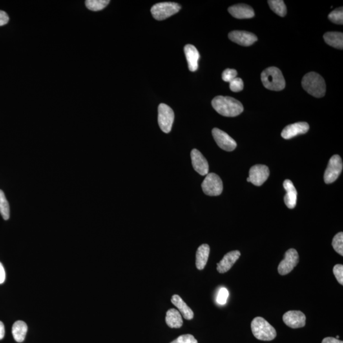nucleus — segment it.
<instances>
[{"label": "nucleus", "mask_w": 343, "mask_h": 343, "mask_svg": "<svg viewBox=\"0 0 343 343\" xmlns=\"http://www.w3.org/2000/svg\"><path fill=\"white\" fill-rule=\"evenodd\" d=\"M243 87H244V84L242 79L240 78H235L229 82L230 89L234 92L242 91Z\"/></svg>", "instance_id": "7c9ffc66"}, {"label": "nucleus", "mask_w": 343, "mask_h": 343, "mask_svg": "<svg viewBox=\"0 0 343 343\" xmlns=\"http://www.w3.org/2000/svg\"><path fill=\"white\" fill-rule=\"evenodd\" d=\"M174 120V111L165 104H160L158 106V121L161 130L167 134L169 133L171 131Z\"/></svg>", "instance_id": "0eeeda50"}, {"label": "nucleus", "mask_w": 343, "mask_h": 343, "mask_svg": "<svg viewBox=\"0 0 343 343\" xmlns=\"http://www.w3.org/2000/svg\"><path fill=\"white\" fill-rule=\"evenodd\" d=\"M322 343H343V341L339 340L338 339L327 337L323 340Z\"/></svg>", "instance_id": "e433bc0d"}, {"label": "nucleus", "mask_w": 343, "mask_h": 343, "mask_svg": "<svg viewBox=\"0 0 343 343\" xmlns=\"http://www.w3.org/2000/svg\"><path fill=\"white\" fill-rule=\"evenodd\" d=\"M300 260L297 251L294 249H290L285 252V258L280 263L278 267V273L281 275H286L291 273L294 267L298 265Z\"/></svg>", "instance_id": "1a4fd4ad"}, {"label": "nucleus", "mask_w": 343, "mask_h": 343, "mask_svg": "<svg viewBox=\"0 0 343 343\" xmlns=\"http://www.w3.org/2000/svg\"><path fill=\"white\" fill-rule=\"evenodd\" d=\"M241 255L240 252L238 251H233L229 252L223 257L222 260L218 263L217 270L219 273H225L229 271L232 267L234 265L236 261L240 258Z\"/></svg>", "instance_id": "dca6fc26"}, {"label": "nucleus", "mask_w": 343, "mask_h": 343, "mask_svg": "<svg viewBox=\"0 0 343 343\" xmlns=\"http://www.w3.org/2000/svg\"><path fill=\"white\" fill-rule=\"evenodd\" d=\"M28 332V326L23 321H17L13 325L12 333L13 337L17 342L22 343L25 340Z\"/></svg>", "instance_id": "b1692460"}, {"label": "nucleus", "mask_w": 343, "mask_h": 343, "mask_svg": "<svg viewBox=\"0 0 343 343\" xmlns=\"http://www.w3.org/2000/svg\"><path fill=\"white\" fill-rule=\"evenodd\" d=\"M210 253V247L207 244H202L198 247L196 254V267L197 269L202 270L207 265Z\"/></svg>", "instance_id": "4be33fe9"}, {"label": "nucleus", "mask_w": 343, "mask_h": 343, "mask_svg": "<svg viewBox=\"0 0 343 343\" xmlns=\"http://www.w3.org/2000/svg\"><path fill=\"white\" fill-rule=\"evenodd\" d=\"M237 75L238 73L236 70H233V69H227L223 73L222 78L223 81H226V82H230L233 79L236 78Z\"/></svg>", "instance_id": "2f4dec72"}, {"label": "nucleus", "mask_w": 343, "mask_h": 343, "mask_svg": "<svg viewBox=\"0 0 343 343\" xmlns=\"http://www.w3.org/2000/svg\"><path fill=\"white\" fill-rule=\"evenodd\" d=\"M6 273L3 265L0 263V284H3L5 281Z\"/></svg>", "instance_id": "c9c22d12"}, {"label": "nucleus", "mask_w": 343, "mask_h": 343, "mask_svg": "<svg viewBox=\"0 0 343 343\" xmlns=\"http://www.w3.org/2000/svg\"><path fill=\"white\" fill-rule=\"evenodd\" d=\"M247 182L250 183V179H249V178H248L247 179Z\"/></svg>", "instance_id": "58836bf2"}, {"label": "nucleus", "mask_w": 343, "mask_h": 343, "mask_svg": "<svg viewBox=\"0 0 343 343\" xmlns=\"http://www.w3.org/2000/svg\"><path fill=\"white\" fill-rule=\"evenodd\" d=\"M191 158L192 167L194 170L201 176H206L209 174V163L198 150H192L191 152Z\"/></svg>", "instance_id": "4468645a"}, {"label": "nucleus", "mask_w": 343, "mask_h": 343, "mask_svg": "<svg viewBox=\"0 0 343 343\" xmlns=\"http://www.w3.org/2000/svg\"><path fill=\"white\" fill-rule=\"evenodd\" d=\"M0 214L5 220L10 218V206L4 192L0 190Z\"/></svg>", "instance_id": "a878e982"}, {"label": "nucleus", "mask_w": 343, "mask_h": 343, "mask_svg": "<svg viewBox=\"0 0 343 343\" xmlns=\"http://www.w3.org/2000/svg\"><path fill=\"white\" fill-rule=\"evenodd\" d=\"M214 140L221 149L227 152H232L235 150L237 144L227 133L218 128H214L212 131Z\"/></svg>", "instance_id": "9d476101"}, {"label": "nucleus", "mask_w": 343, "mask_h": 343, "mask_svg": "<svg viewBox=\"0 0 343 343\" xmlns=\"http://www.w3.org/2000/svg\"><path fill=\"white\" fill-rule=\"evenodd\" d=\"M9 21V17L4 11L0 10V26L5 25Z\"/></svg>", "instance_id": "f704fd0d"}, {"label": "nucleus", "mask_w": 343, "mask_h": 343, "mask_svg": "<svg viewBox=\"0 0 343 343\" xmlns=\"http://www.w3.org/2000/svg\"><path fill=\"white\" fill-rule=\"evenodd\" d=\"M270 8L275 14L280 17H285L287 14L286 5L282 0H269L267 1Z\"/></svg>", "instance_id": "393cba45"}, {"label": "nucleus", "mask_w": 343, "mask_h": 343, "mask_svg": "<svg viewBox=\"0 0 343 343\" xmlns=\"http://www.w3.org/2000/svg\"><path fill=\"white\" fill-rule=\"evenodd\" d=\"M306 316L301 311H289L283 316V321L293 329L302 328L306 325Z\"/></svg>", "instance_id": "f8f14e48"}, {"label": "nucleus", "mask_w": 343, "mask_h": 343, "mask_svg": "<svg viewBox=\"0 0 343 343\" xmlns=\"http://www.w3.org/2000/svg\"><path fill=\"white\" fill-rule=\"evenodd\" d=\"M309 126L306 122H298L287 125L281 133V136L285 139H290L300 134H306Z\"/></svg>", "instance_id": "2eb2a0df"}, {"label": "nucleus", "mask_w": 343, "mask_h": 343, "mask_svg": "<svg viewBox=\"0 0 343 343\" xmlns=\"http://www.w3.org/2000/svg\"><path fill=\"white\" fill-rule=\"evenodd\" d=\"M229 37L230 40L244 46L253 45L258 41V37L255 35L245 31H233L229 33Z\"/></svg>", "instance_id": "ddd939ff"}, {"label": "nucleus", "mask_w": 343, "mask_h": 343, "mask_svg": "<svg viewBox=\"0 0 343 343\" xmlns=\"http://www.w3.org/2000/svg\"><path fill=\"white\" fill-rule=\"evenodd\" d=\"M334 276L337 279L338 282L342 285H343V265H336L334 266L333 268Z\"/></svg>", "instance_id": "72a5a7b5"}, {"label": "nucleus", "mask_w": 343, "mask_h": 343, "mask_svg": "<svg viewBox=\"0 0 343 343\" xmlns=\"http://www.w3.org/2000/svg\"><path fill=\"white\" fill-rule=\"evenodd\" d=\"M170 343H198V342L191 334H185V335L179 336L176 340Z\"/></svg>", "instance_id": "473e14b6"}, {"label": "nucleus", "mask_w": 343, "mask_h": 343, "mask_svg": "<svg viewBox=\"0 0 343 343\" xmlns=\"http://www.w3.org/2000/svg\"><path fill=\"white\" fill-rule=\"evenodd\" d=\"M324 39L329 45L342 50L343 48V34L341 32H327L324 35Z\"/></svg>", "instance_id": "5701e85b"}, {"label": "nucleus", "mask_w": 343, "mask_h": 343, "mask_svg": "<svg viewBox=\"0 0 343 343\" xmlns=\"http://www.w3.org/2000/svg\"><path fill=\"white\" fill-rule=\"evenodd\" d=\"M261 77L263 85L267 89L280 91L285 87V78L280 69L267 68L263 71Z\"/></svg>", "instance_id": "7ed1b4c3"}, {"label": "nucleus", "mask_w": 343, "mask_h": 343, "mask_svg": "<svg viewBox=\"0 0 343 343\" xmlns=\"http://www.w3.org/2000/svg\"><path fill=\"white\" fill-rule=\"evenodd\" d=\"M251 329L254 337L259 340L269 342L276 336V330L268 322L260 316L254 318L251 323Z\"/></svg>", "instance_id": "20e7f679"}, {"label": "nucleus", "mask_w": 343, "mask_h": 343, "mask_svg": "<svg viewBox=\"0 0 343 343\" xmlns=\"http://www.w3.org/2000/svg\"><path fill=\"white\" fill-rule=\"evenodd\" d=\"M214 109L222 116H237L243 112L242 104L229 96H217L212 101Z\"/></svg>", "instance_id": "f257e3e1"}, {"label": "nucleus", "mask_w": 343, "mask_h": 343, "mask_svg": "<svg viewBox=\"0 0 343 343\" xmlns=\"http://www.w3.org/2000/svg\"><path fill=\"white\" fill-rule=\"evenodd\" d=\"M229 12L234 18L251 19L255 15L253 8L245 4H238L230 6Z\"/></svg>", "instance_id": "f3484780"}, {"label": "nucleus", "mask_w": 343, "mask_h": 343, "mask_svg": "<svg viewBox=\"0 0 343 343\" xmlns=\"http://www.w3.org/2000/svg\"><path fill=\"white\" fill-rule=\"evenodd\" d=\"M332 245L334 248V251L338 252L341 256H343V233L340 232L336 234L333 238Z\"/></svg>", "instance_id": "cd10ccee"}, {"label": "nucleus", "mask_w": 343, "mask_h": 343, "mask_svg": "<svg viewBox=\"0 0 343 343\" xmlns=\"http://www.w3.org/2000/svg\"><path fill=\"white\" fill-rule=\"evenodd\" d=\"M206 176L201 184L204 193L209 196L220 195L223 190V181L220 177L214 173H209Z\"/></svg>", "instance_id": "423d86ee"}, {"label": "nucleus", "mask_w": 343, "mask_h": 343, "mask_svg": "<svg viewBox=\"0 0 343 343\" xmlns=\"http://www.w3.org/2000/svg\"><path fill=\"white\" fill-rule=\"evenodd\" d=\"M185 54L188 64L189 70L192 72H196L198 68V61L200 59V54L195 46L192 45H187L185 46Z\"/></svg>", "instance_id": "a211bd4d"}, {"label": "nucleus", "mask_w": 343, "mask_h": 343, "mask_svg": "<svg viewBox=\"0 0 343 343\" xmlns=\"http://www.w3.org/2000/svg\"><path fill=\"white\" fill-rule=\"evenodd\" d=\"M302 86L305 90L317 98L324 97L326 92V85L324 79L315 72L308 73L302 79Z\"/></svg>", "instance_id": "f03ea898"}, {"label": "nucleus", "mask_w": 343, "mask_h": 343, "mask_svg": "<svg viewBox=\"0 0 343 343\" xmlns=\"http://www.w3.org/2000/svg\"><path fill=\"white\" fill-rule=\"evenodd\" d=\"M229 297V292L227 289L223 287L218 292L217 296L216 302L220 305H225L227 303L228 298Z\"/></svg>", "instance_id": "c756f323"}, {"label": "nucleus", "mask_w": 343, "mask_h": 343, "mask_svg": "<svg viewBox=\"0 0 343 343\" xmlns=\"http://www.w3.org/2000/svg\"><path fill=\"white\" fill-rule=\"evenodd\" d=\"M328 18L334 24H343V7H340L330 13Z\"/></svg>", "instance_id": "c85d7f7f"}, {"label": "nucleus", "mask_w": 343, "mask_h": 343, "mask_svg": "<svg viewBox=\"0 0 343 343\" xmlns=\"http://www.w3.org/2000/svg\"><path fill=\"white\" fill-rule=\"evenodd\" d=\"M284 188L286 190V194L284 196L285 205L289 209H294L297 202L298 192L294 184L291 180L286 179L284 182Z\"/></svg>", "instance_id": "6ab92c4d"}, {"label": "nucleus", "mask_w": 343, "mask_h": 343, "mask_svg": "<svg viewBox=\"0 0 343 343\" xmlns=\"http://www.w3.org/2000/svg\"><path fill=\"white\" fill-rule=\"evenodd\" d=\"M338 338H339V336H337V337H336V339H338Z\"/></svg>", "instance_id": "ea45409f"}, {"label": "nucleus", "mask_w": 343, "mask_h": 343, "mask_svg": "<svg viewBox=\"0 0 343 343\" xmlns=\"http://www.w3.org/2000/svg\"><path fill=\"white\" fill-rule=\"evenodd\" d=\"M343 170V161L338 154L331 157L324 174V181L326 184H331L336 181L340 176Z\"/></svg>", "instance_id": "6e6552de"}, {"label": "nucleus", "mask_w": 343, "mask_h": 343, "mask_svg": "<svg viewBox=\"0 0 343 343\" xmlns=\"http://www.w3.org/2000/svg\"><path fill=\"white\" fill-rule=\"evenodd\" d=\"M269 176V170L267 166L256 165L252 166L249 171L250 183L260 187L267 180Z\"/></svg>", "instance_id": "9b49d317"}, {"label": "nucleus", "mask_w": 343, "mask_h": 343, "mask_svg": "<svg viewBox=\"0 0 343 343\" xmlns=\"http://www.w3.org/2000/svg\"><path fill=\"white\" fill-rule=\"evenodd\" d=\"M171 302L173 303L174 306L177 307V308L179 309V311L182 314L183 317L186 320H190L193 318V311L188 306L187 303L184 302L180 296L177 295V294L174 295L172 297Z\"/></svg>", "instance_id": "aec40b11"}, {"label": "nucleus", "mask_w": 343, "mask_h": 343, "mask_svg": "<svg viewBox=\"0 0 343 343\" xmlns=\"http://www.w3.org/2000/svg\"><path fill=\"white\" fill-rule=\"evenodd\" d=\"M4 336H5V326L3 322L0 321V340H1Z\"/></svg>", "instance_id": "4c0bfd02"}, {"label": "nucleus", "mask_w": 343, "mask_h": 343, "mask_svg": "<svg viewBox=\"0 0 343 343\" xmlns=\"http://www.w3.org/2000/svg\"><path fill=\"white\" fill-rule=\"evenodd\" d=\"M165 322L170 328H180L183 324L182 316L178 309H169L166 313Z\"/></svg>", "instance_id": "412c9836"}, {"label": "nucleus", "mask_w": 343, "mask_h": 343, "mask_svg": "<svg viewBox=\"0 0 343 343\" xmlns=\"http://www.w3.org/2000/svg\"><path fill=\"white\" fill-rule=\"evenodd\" d=\"M110 2L109 0H87L85 1V5L88 9L97 12L103 10Z\"/></svg>", "instance_id": "bb28decb"}, {"label": "nucleus", "mask_w": 343, "mask_h": 343, "mask_svg": "<svg viewBox=\"0 0 343 343\" xmlns=\"http://www.w3.org/2000/svg\"><path fill=\"white\" fill-rule=\"evenodd\" d=\"M181 8V6L178 3L174 2H163L152 6L151 12L154 19L158 21H163L177 14Z\"/></svg>", "instance_id": "39448f33"}]
</instances>
